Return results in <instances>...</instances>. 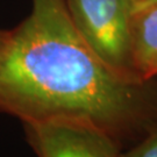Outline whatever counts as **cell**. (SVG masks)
I'll list each match as a JSON object with an SVG mask.
<instances>
[{
	"label": "cell",
	"instance_id": "obj_4",
	"mask_svg": "<svg viewBox=\"0 0 157 157\" xmlns=\"http://www.w3.org/2000/svg\"><path fill=\"white\" fill-rule=\"evenodd\" d=\"M130 43L134 71L146 83L157 76V4L133 7Z\"/></svg>",
	"mask_w": 157,
	"mask_h": 157
},
{
	"label": "cell",
	"instance_id": "obj_7",
	"mask_svg": "<svg viewBox=\"0 0 157 157\" xmlns=\"http://www.w3.org/2000/svg\"><path fill=\"white\" fill-rule=\"evenodd\" d=\"M151 4H157V0H142V1H137V2H134V4H133V7L151 5Z\"/></svg>",
	"mask_w": 157,
	"mask_h": 157
},
{
	"label": "cell",
	"instance_id": "obj_1",
	"mask_svg": "<svg viewBox=\"0 0 157 157\" xmlns=\"http://www.w3.org/2000/svg\"><path fill=\"white\" fill-rule=\"evenodd\" d=\"M140 80L101 61L75 27L65 0H33L0 55V112L25 122L77 119L113 136L139 127L148 100Z\"/></svg>",
	"mask_w": 157,
	"mask_h": 157
},
{
	"label": "cell",
	"instance_id": "obj_3",
	"mask_svg": "<svg viewBox=\"0 0 157 157\" xmlns=\"http://www.w3.org/2000/svg\"><path fill=\"white\" fill-rule=\"evenodd\" d=\"M23 126L39 157H120L114 136L87 121L54 119Z\"/></svg>",
	"mask_w": 157,
	"mask_h": 157
},
{
	"label": "cell",
	"instance_id": "obj_8",
	"mask_svg": "<svg viewBox=\"0 0 157 157\" xmlns=\"http://www.w3.org/2000/svg\"><path fill=\"white\" fill-rule=\"evenodd\" d=\"M137 1H142V0H133V4H134V2H137Z\"/></svg>",
	"mask_w": 157,
	"mask_h": 157
},
{
	"label": "cell",
	"instance_id": "obj_2",
	"mask_svg": "<svg viewBox=\"0 0 157 157\" xmlns=\"http://www.w3.org/2000/svg\"><path fill=\"white\" fill-rule=\"evenodd\" d=\"M65 4L75 27L95 55L117 72L142 82L132 59L133 0H65Z\"/></svg>",
	"mask_w": 157,
	"mask_h": 157
},
{
	"label": "cell",
	"instance_id": "obj_5",
	"mask_svg": "<svg viewBox=\"0 0 157 157\" xmlns=\"http://www.w3.org/2000/svg\"><path fill=\"white\" fill-rule=\"evenodd\" d=\"M120 157H157V130Z\"/></svg>",
	"mask_w": 157,
	"mask_h": 157
},
{
	"label": "cell",
	"instance_id": "obj_6",
	"mask_svg": "<svg viewBox=\"0 0 157 157\" xmlns=\"http://www.w3.org/2000/svg\"><path fill=\"white\" fill-rule=\"evenodd\" d=\"M7 39H8V30L0 29V55L2 54V51L5 49L6 43H7Z\"/></svg>",
	"mask_w": 157,
	"mask_h": 157
}]
</instances>
